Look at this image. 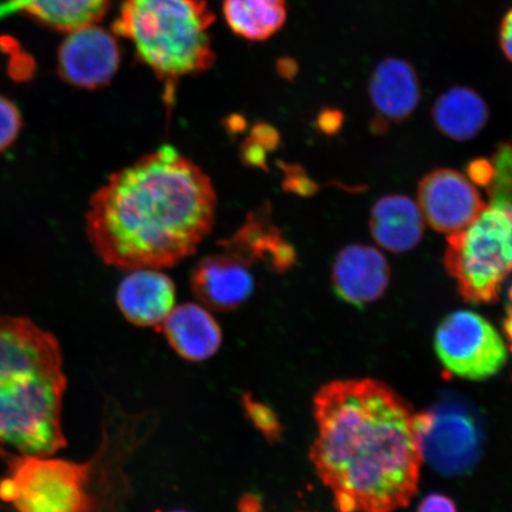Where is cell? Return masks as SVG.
Returning <instances> with one entry per match:
<instances>
[{
	"mask_svg": "<svg viewBox=\"0 0 512 512\" xmlns=\"http://www.w3.org/2000/svg\"><path fill=\"white\" fill-rule=\"evenodd\" d=\"M310 459L338 512H395L418 491L424 457L416 414L371 379L324 384L313 400Z\"/></svg>",
	"mask_w": 512,
	"mask_h": 512,
	"instance_id": "cell-1",
	"label": "cell"
},
{
	"mask_svg": "<svg viewBox=\"0 0 512 512\" xmlns=\"http://www.w3.org/2000/svg\"><path fill=\"white\" fill-rule=\"evenodd\" d=\"M215 215L210 178L165 145L115 172L95 192L86 227L105 264L128 272L163 270L196 251Z\"/></svg>",
	"mask_w": 512,
	"mask_h": 512,
	"instance_id": "cell-2",
	"label": "cell"
},
{
	"mask_svg": "<svg viewBox=\"0 0 512 512\" xmlns=\"http://www.w3.org/2000/svg\"><path fill=\"white\" fill-rule=\"evenodd\" d=\"M152 412L132 414L107 401L101 443L87 462L0 448L6 467L0 503L10 512H124L132 496L127 466L156 430Z\"/></svg>",
	"mask_w": 512,
	"mask_h": 512,
	"instance_id": "cell-3",
	"label": "cell"
},
{
	"mask_svg": "<svg viewBox=\"0 0 512 512\" xmlns=\"http://www.w3.org/2000/svg\"><path fill=\"white\" fill-rule=\"evenodd\" d=\"M60 342L28 317L0 315V446L38 457L67 447Z\"/></svg>",
	"mask_w": 512,
	"mask_h": 512,
	"instance_id": "cell-4",
	"label": "cell"
},
{
	"mask_svg": "<svg viewBox=\"0 0 512 512\" xmlns=\"http://www.w3.org/2000/svg\"><path fill=\"white\" fill-rule=\"evenodd\" d=\"M214 22L207 0H123L112 31L165 83L171 101L178 80L213 66Z\"/></svg>",
	"mask_w": 512,
	"mask_h": 512,
	"instance_id": "cell-5",
	"label": "cell"
},
{
	"mask_svg": "<svg viewBox=\"0 0 512 512\" xmlns=\"http://www.w3.org/2000/svg\"><path fill=\"white\" fill-rule=\"evenodd\" d=\"M491 162L489 202L470 226L447 238L446 271L471 304L498 302L512 273V143L499 145Z\"/></svg>",
	"mask_w": 512,
	"mask_h": 512,
	"instance_id": "cell-6",
	"label": "cell"
},
{
	"mask_svg": "<svg viewBox=\"0 0 512 512\" xmlns=\"http://www.w3.org/2000/svg\"><path fill=\"white\" fill-rule=\"evenodd\" d=\"M443 366L471 381L490 379L508 360L507 345L489 320L472 311H457L444 318L434 339Z\"/></svg>",
	"mask_w": 512,
	"mask_h": 512,
	"instance_id": "cell-7",
	"label": "cell"
},
{
	"mask_svg": "<svg viewBox=\"0 0 512 512\" xmlns=\"http://www.w3.org/2000/svg\"><path fill=\"white\" fill-rule=\"evenodd\" d=\"M422 457L444 475H462L476 464L482 431L462 403L445 401L416 414Z\"/></svg>",
	"mask_w": 512,
	"mask_h": 512,
	"instance_id": "cell-8",
	"label": "cell"
},
{
	"mask_svg": "<svg viewBox=\"0 0 512 512\" xmlns=\"http://www.w3.org/2000/svg\"><path fill=\"white\" fill-rule=\"evenodd\" d=\"M121 51L113 31L99 24L66 32L57 51V73L68 85L94 91L117 75Z\"/></svg>",
	"mask_w": 512,
	"mask_h": 512,
	"instance_id": "cell-9",
	"label": "cell"
},
{
	"mask_svg": "<svg viewBox=\"0 0 512 512\" xmlns=\"http://www.w3.org/2000/svg\"><path fill=\"white\" fill-rule=\"evenodd\" d=\"M475 183L451 169H438L421 179L418 206L422 217L435 232H462L485 207Z\"/></svg>",
	"mask_w": 512,
	"mask_h": 512,
	"instance_id": "cell-10",
	"label": "cell"
},
{
	"mask_svg": "<svg viewBox=\"0 0 512 512\" xmlns=\"http://www.w3.org/2000/svg\"><path fill=\"white\" fill-rule=\"evenodd\" d=\"M249 267L247 261L228 251L207 256L192 272V292L207 309L217 312L236 310L254 291V278Z\"/></svg>",
	"mask_w": 512,
	"mask_h": 512,
	"instance_id": "cell-11",
	"label": "cell"
},
{
	"mask_svg": "<svg viewBox=\"0 0 512 512\" xmlns=\"http://www.w3.org/2000/svg\"><path fill=\"white\" fill-rule=\"evenodd\" d=\"M389 280L387 259L369 246L345 247L332 268V284L337 296L358 309L379 300L387 291Z\"/></svg>",
	"mask_w": 512,
	"mask_h": 512,
	"instance_id": "cell-12",
	"label": "cell"
},
{
	"mask_svg": "<svg viewBox=\"0 0 512 512\" xmlns=\"http://www.w3.org/2000/svg\"><path fill=\"white\" fill-rule=\"evenodd\" d=\"M142 268L130 271L118 287L117 304L128 322L159 330L174 310L176 287L168 275Z\"/></svg>",
	"mask_w": 512,
	"mask_h": 512,
	"instance_id": "cell-13",
	"label": "cell"
},
{
	"mask_svg": "<svg viewBox=\"0 0 512 512\" xmlns=\"http://www.w3.org/2000/svg\"><path fill=\"white\" fill-rule=\"evenodd\" d=\"M159 330L171 349L188 362L210 360L223 342L221 326L203 305L185 303L175 306Z\"/></svg>",
	"mask_w": 512,
	"mask_h": 512,
	"instance_id": "cell-14",
	"label": "cell"
},
{
	"mask_svg": "<svg viewBox=\"0 0 512 512\" xmlns=\"http://www.w3.org/2000/svg\"><path fill=\"white\" fill-rule=\"evenodd\" d=\"M371 104L392 123L408 119L420 102V85L412 64L400 59L382 61L369 82Z\"/></svg>",
	"mask_w": 512,
	"mask_h": 512,
	"instance_id": "cell-15",
	"label": "cell"
},
{
	"mask_svg": "<svg viewBox=\"0 0 512 512\" xmlns=\"http://www.w3.org/2000/svg\"><path fill=\"white\" fill-rule=\"evenodd\" d=\"M370 232L377 245L393 253H405L419 245L424 235V217L412 198L382 197L370 214Z\"/></svg>",
	"mask_w": 512,
	"mask_h": 512,
	"instance_id": "cell-16",
	"label": "cell"
},
{
	"mask_svg": "<svg viewBox=\"0 0 512 512\" xmlns=\"http://www.w3.org/2000/svg\"><path fill=\"white\" fill-rule=\"evenodd\" d=\"M432 114L441 133L457 142H467L488 124L489 107L473 89L453 87L435 101Z\"/></svg>",
	"mask_w": 512,
	"mask_h": 512,
	"instance_id": "cell-17",
	"label": "cell"
},
{
	"mask_svg": "<svg viewBox=\"0 0 512 512\" xmlns=\"http://www.w3.org/2000/svg\"><path fill=\"white\" fill-rule=\"evenodd\" d=\"M10 10L21 12L49 29L66 32L99 24L112 0H6Z\"/></svg>",
	"mask_w": 512,
	"mask_h": 512,
	"instance_id": "cell-18",
	"label": "cell"
},
{
	"mask_svg": "<svg viewBox=\"0 0 512 512\" xmlns=\"http://www.w3.org/2000/svg\"><path fill=\"white\" fill-rule=\"evenodd\" d=\"M226 248L249 265L255 260L270 262L275 271H286L294 262L292 246L281 239L265 214L249 217L245 226L226 242Z\"/></svg>",
	"mask_w": 512,
	"mask_h": 512,
	"instance_id": "cell-19",
	"label": "cell"
},
{
	"mask_svg": "<svg viewBox=\"0 0 512 512\" xmlns=\"http://www.w3.org/2000/svg\"><path fill=\"white\" fill-rule=\"evenodd\" d=\"M223 16L234 34L248 41H266L284 27L286 0H224Z\"/></svg>",
	"mask_w": 512,
	"mask_h": 512,
	"instance_id": "cell-20",
	"label": "cell"
},
{
	"mask_svg": "<svg viewBox=\"0 0 512 512\" xmlns=\"http://www.w3.org/2000/svg\"><path fill=\"white\" fill-rule=\"evenodd\" d=\"M242 408L246 418L268 443L275 444L283 437L284 428L274 409L266 403L255 400L252 394L242 396Z\"/></svg>",
	"mask_w": 512,
	"mask_h": 512,
	"instance_id": "cell-21",
	"label": "cell"
},
{
	"mask_svg": "<svg viewBox=\"0 0 512 512\" xmlns=\"http://www.w3.org/2000/svg\"><path fill=\"white\" fill-rule=\"evenodd\" d=\"M23 118L14 101L0 94V153L9 149L21 133Z\"/></svg>",
	"mask_w": 512,
	"mask_h": 512,
	"instance_id": "cell-22",
	"label": "cell"
},
{
	"mask_svg": "<svg viewBox=\"0 0 512 512\" xmlns=\"http://www.w3.org/2000/svg\"><path fill=\"white\" fill-rule=\"evenodd\" d=\"M495 170L491 160L477 159L467 166V176L470 181L480 187H488L494 178Z\"/></svg>",
	"mask_w": 512,
	"mask_h": 512,
	"instance_id": "cell-23",
	"label": "cell"
},
{
	"mask_svg": "<svg viewBox=\"0 0 512 512\" xmlns=\"http://www.w3.org/2000/svg\"><path fill=\"white\" fill-rule=\"evenodd\" d=\"M416 512H458V509L450 497L432 494L422 499Z\"/></svg>",
	"mask_w": 512,
	"mask_h": 512,
	"instance_id": "cell-24",
	"label": "cell"
},
{
	"mask_svg": "<svg viewBox=\"0 0 512 512\" xmlns=\"http://www.w3.org/2000/svg\"><path fill=\"white\" fill-rule=\"evenodd\" d=\"M252 139L264 146L267 151H272L279 143L278 133L270 125L259 124L254 127Z\"/></svg>",
	"mask_w": 512,
	"mask_h": 512,
	"instance_id": "cell-25",
	"label": "cell"
},
{
	"mask_svg": "<svg viewBox=\"0 0 512 512\" xmlns=\"http://www.w3.org/2000/svg\"><path fill=\"white\" fill-rule=\"evenodd\" d=\"M267 152L264 146L255 142L252 138L248 139L242 147L243 159L249 165L264 166Z\"/></svg>",
	"mask_w": 512,
	"mask_h": 512,
	"instance_id": "cell-26",
	"label": "cell"
},
{
	"mask_svg": "<svg viewBox=\"0 0 512 512\" xmlns=\"http://www.w3.org/2000/svg\"><path fill=\"white\" fill-rule=\"evenodd\" d=\"M499 42L503 54L512 62V9L505 15L501 31H499Z\"/></svg>",
	"mask_w": 512,
	"mask_h": 512,
	"instance_id": "cell-27",
	"label": "cell"
},
{
	"mask_svg": "<svg viewBox=\"0 0 512 512\" xmlns=\"http://www.w3.org/2000/svg\"><path fill=\"white\" fill-rule=\"evenodd\" d=\"M343 115L341 112L334 110H326L319 115L318 125L320 130L331 134L339 130L342 125Z\"/></svg>",
	"mask_w": 512,
	"mask_h": 512,
	"instance_id": "cell-28",
	"label": "cell"
},
{
	"mask_svg": "<svg viewBox=\"0 0 512 512\" xmlns=\"http://www.w3.org/2000/svg\"><path fill=\"white\" fill-rule=\"evenodd\" d=\"M504 335L507 338V342L512 352V287L509 291V302L507 305V317L504 319L503 323Z\"/></svg>",
	"mask_w": 512,
	"mask_h": 512,
	"instance_id": "cell-29",
	"label": "cell"
},
{
	"mask_svg": "<svg viewBox=\"0 0 512 512\" xmlns=\"http://www.w3.org/2000/svg\"><path fill=\"white\" fill-rule=\"evenodd\" d=\"M170 512H189V511H187V510H172Z\"/></svg>",
	"mask_w": 512,
	"mask_h": 512,
	"instance_id": "cell-30",
	"label": "cell"
}]
</instances>
